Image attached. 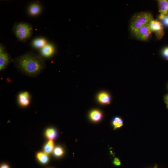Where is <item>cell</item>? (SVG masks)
Returning a JSON list of instances; mask_svg holds the SVG:
<instances>
[{
    "label": "cell",
    "mask_w": 168,
    "mask_h": 168,
    "mask_svg": "<svg viewBox=\"0 0 168 168\" xmlns=\"http://www.w3.org/2000/svg\"><path fill=\"white\" fill-rule=\"evenodd\" d=\"M12 62L19 72L27 76L35 77L45 69V59L39 55L32 51H27L16 57Z\"/></svg>",
    "instance_id": "obj_1"
},
{
    "label": "cell",
    "mask_w": 168,
    "mask_h": 168,
    "mask_svg": "<svg viewBox=\"0 0 168 168\" xmlns=\"http://www.w3.org/2000/svg\"><path fill=\"white\" fill-rule=\"evenodd\" d=\"M12 30L18 41L25 43L31 37L33 28L30 23L21 21L14 23Z\"/></svg>",
    "instance_id": "obj_2"
},
{
    "label": "cell",
    "mask_w": 168,
    "mask_h": 168,
    "mask_svg": "<svg viewBox=\"0 0 168 168\" xmlns=\"http://www.w3.org/2000/svg\"><path fill=\"white\" fill-rule=\"evenodd\" d=\"M153 20L152 14L147 12L137 13L132 17L130 22V28L133 32L137 31L141 27Z\"/></svg>",
    "instance_id": "obj_3"
},
{
    "label": "cell",
    "mask_w": 168,
    "mask_h": 168,
    "mask_svg": "<svg viewBox=\"0 0 168 168\" xmlns=\"http://www.w3.org/2000/svg\"><path fill=\"white\" fill-rule=\"evenodd\" d=\"M152 31L149 24L145 25L141 27L137 31L133 32L134 35L139 40L147 41L151 36Z\"/></svg>",
    "instance_id": "obj_4"
},
{
    "label": "cell",
    "mask_w": 168,
    "mask_h": 168,
    "mask_svg": "<svg viewBox=\"0 0 168 168\" xmlns=\"http://www.w3.org/2000/svg\"><path fill=\"white\" fill-rule=\"evenodd\" d=\"M11 55L7 52L5 49L0 50V70L5 69L12 61Z\"/></svg>",
    "instance_id": "obj_5"
},
{
    "label": "cell",
    "mask_w": 168,
    "mask_h": 168,
    "mask_svg": "<svg viewBox=\"0 0 168 168\" xmlns=\"http://www.w3.org/2000/svg\"><path fill=\"white\" fill-rule=\"evenodd\" d=\"M152 31L156 33L157 39H161L164 35L163 27L161 23L157 20H153L149 23Z\"/></svg>",
    "instance_id": "obj_6"
},
{
    "label": "cell",
    "mask_w": 168,
    "mask_h": 168,
    "mask_svg": "<svg viewBox=\"0 0 168 168\" xmlns=\"http://www.w3.org/2000/svg\"><path fill=\"white\" fill-rule=\"evenodd\" d=\"M18 100L19 104L22 106H26L30 103V96L27 91L22 92L18 96Z\"/></svg>",
    "instance_id": "obj_7"
},
{
    "label": "cell",
    "mask_w": 168,
    "mask_h": 168,
    "mask_svg": "<svg viewBox=\"0 0 168 168\" xmlns=\"http://www.w3.org/2000/svg\"><path fill=\"white\" fill-rule=\"evenodd\" d=\"M55 51L54 46L50 44H47L41 49L42 55L45 57H49L52 55Z\"/></svg>",
    "instance_id": "obj_8"
},
{
    "label": "cell",
    "mask_w": 168,
    "mask_h": 168,
    "mask_svg": "<svg viewBox=\"0 0 168 168\" xmlns=\"http://www.w3.org/2000/svg\"><path fill=\"white\" fill-rule=\"evenodd\" d=\"M158 4L161 14L166 15L168 12V1L165 0H158Z\"/></svg>",
    "instance_id": "obj_9"
},
{
    "label": "cell",
    "mask_w": 168,
    "mask_h": 168,
    "mask_svg": "<svg viewBox=\"0 0 168 168\" xmlns=\"http://www.w3.org/2000/svg\"><path fill=\"white\" fill-rule=\"evenodd\" d=\"M98 99L99 101L102 104H109L110 102V97L107 93L102 92L99 94Z\"/></svg>",
    "instance_id": "obj_10"
},
{
    "label": "cell",
    "mask_w": 168,
    "mask_h": 168,
    "mask_svg": "<svg viewBox=\"0 0 168 168\" xmlns=\"http://www.w3.org/2000/svg\"><path fill=\"white\" fill-rule=\"evenodd\" d=\"M46 44V40L42 38H36L34 40L32 43L33 46L37 49H41Z\"/></svg>",
    "instance_id": "obj_11"
},
{
    "label": "cell",
    "mask_w": 168,
    "mask_h": 168,
    "mask_svg": "<svg viewBox=\"0 0 168 168\" xmlns=\"http://www.w3.org/2000/svg\"><path fill=\"white\" fill-rule=\"evenodd\" d=\"M41 7L37 3L31 4L29 9V14L32 16H35L39 14L41 12Z\"/></svg>",
    "instance_id": "obj_12"
},
{
    "label": "cell",
    "mask_w": 168,
    "mask_h": 168,
    "mask_svg": "<svg viewBox=\"0 0 168 168\" xmlns=\"http://www.w3.org/2000/svg\"><path fill=\"white\" fill-rule=\"evenodd\" d=\"M45 135L47 138L49 140H53L56 138L58 133L55 129L52 128H49L46 130Z\"/></svg>",
    "instance_id": "obj_13"
},
{
    "label": "cell",
    "mask_w": 168,
    "mask_h": 168,
    "mask_svg": "<svg viewBox=\"0 0 168 168\" xmlns=\"http://www.w3.org/2000/svg\"><path fill=\"white\" fill-rule=\"evenodd\" d=\"M36 158L39 161L43 164L47 163L49 160L48 154L44 152H38L36 154Z\"/></svg>",
    "instance_id": "obj_14"
},
{
    "label": "cell",
    "mask_w": 168,
    "mask_h": 168,
    "mask_svg": "<svg viewBox=\"0 0 168 168\" xmlns=\"http://www.w3.org/2000/svg\"><path fill=\"white\" fill-rule=\"evenodd\" d=\"M90 117L91 119L93 121L98 122L101 119L102 117V114L99 110H95L91 112Z\"/></svg>",
    "instance_id": "obj_15"
},
{
    "label": "cell",
    "mask_w": 168,
    "mask_h": 168,
    "mask_svg": "<svg viewBox=\"0 0 168 168\" xmlns=\"http://www.w3.org/2000/svg\"><path fill=\"white\" fill-rule=\"evenodd\" d=\"M54 147V144L53 140H49L44 146V152L47 154L50 153L53 151Z\"/></svg>",
    "instance_id": "obj_16"
},
{
    "label": "cell",
    "mask_w": 168,
    "mask_h": 168,
    "mask_svg": "<svg viewBox=\"0 0 168 168\" xmlns=\"http://www.w3.org/2000/svg\"><path fill=\"white\" fill-rule=\"evenodd\" d=\"M112 124L114 129L119 128L123 125L122 119L119 117H116L114 118L112 121Z\"/></svg>",
    "instance_id": "obj_17"
},
{
    "label": "cell",
    "mask_w": 168,
    "mask_h": 168,
    "mask_svg": "<svg viewBox=\"0 0 168 168\" xmlns=\"http://www.w3.org/2000/svg\"><path fill=\"white\" fill-rule=\"evenodd\" d=\"M54 153L56 156H61L63 154L64 151L62 147H57L54 150Z\"/></svg>",
    "instance_id": "obj_18"
},
{
    "label": "cell",
    "mask_w": 168,
    "mask_h": 168,
    "mask_svg": "<svg viewBox=\"0 0 168 168\" xmlns=\"http://www.w3.org/2000/svg\"><path fill=\"white\" fill-rule=\"evenodd\" d=\"M158 18L164 25L168 26V15L160 14Z\"/></svg>",
    "instance_id": "obj_19"
},
{
    "label": "cell",
    "mask_w": 168,
    "mask_h": 168,
    "mask_svg": "<svg viewBox=\"0 0 168 168\" xmlns=\"http://www.w3.org/2000/svg\"><path fill=\"white\" fill-rule=\"evenodd\" d=\"M162 54L164 57L168 60V47L164 48L162 51Z\"/></svg>",
    "instance_id": "obj_20"
},
{
    "label": "cell",
    "mask_w": 168,
    "mask_h": 168,
    "mask_svg": "<svg viewBox=\"0 0 168 168\" xmlns=\"http://www.w3.org/2000/svg\"><path fill=\"white\" fill-rule=\"evenodd\" d=\"M113 164L115 166H119L121 164L119 160L117 158H114L113 161Z\"/></svg>",
    "instance_id": "obj_21"
},
{
    "label": "cell",
    "mask_w": 168,
    "mask_h": 168,
    "mask_svg": "<svg viewBox=\"0 0 168 168\" xmlns=\"http://www.w3.org/2000/svg\"><path fill=\"white\" fill-rule=\"evenodd\" d=\"M164 101L168 109V94L166 95L164 97Z\"/></svg>",
    "instance_id": "obj_22"
},
{
    "label": "cell",
    "mask_w": 168,
    "mask_h": 168,
    "mask_svg": "<svg viewBox=\"0 0 168 168\" xmlns=\"http://www.w3.org/2000/svg\"><path fill=\"white\" fill-rule=\"evenodd\" d=\"M0 168H9V166L6 164H3L2 165Z\"/></svg>",
    "instance_id": "obj_23"
},
{
    "label": "cell",
    "mask_w": 168,
    "mask_h": 168,
    "mask_svg": "<svg viewBox=\"0 0 168 168\" xmlns=\"http://www.w3.org/2000/svg\"><path fill=\"white\" fill-rule=\"evenodd\" d=\"M154 168H157V165H156L155 166V167H154Z\"/></svg>",
    "instance_id": "obj_24"
},
{
    "label": "cell",
    "mask_w": 168,
    "mask_h": 168,
    "mask_svg": "<svg viewBox=\"0 0 168 168\" xmlns=\"http://www.w3.org/2000/svg\"></svg>",
    "instance_id": "obj_25"
}]
</instances>
